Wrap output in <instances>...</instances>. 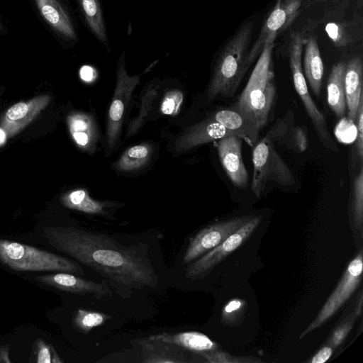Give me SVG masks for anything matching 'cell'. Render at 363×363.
<instances>
[{"label": "cell", "instance_id": "cell-1", "mask_svg": "<svg viewBox=\"0 0 363 363\" xmlns=\"http://www.w3.org/2000/svg\"><path fill=\"white\" fill-rule=\"evenodd\" d=\"M45 235L50 245L100 274L123 297H129L133 289L155 287L157 283L145 250L125 246L105 234L72 227H50Z\"/></svg>", "mask_w": 363, "mask_h": 363}, {"label": "cell", "instance_id": "cell-2", "mask_svg": "<svg viewBox=\"0 0 363 363\" xmlns=\"http://www.w3.org/2000/svg\"><path fill=\"white\" fill-rule=\"evenodd\" d=\"M275 39L270 38L264 45L245 87L232 106L249 116L260 130L269 122L275 103L277 90L272 67Z\"/></svg>", "mask_w": 363, "mask_h": 363}, {"label": "cell", "instance_id": "cell-3", "mask_svg": "<svg viewBox=\"0 0 363 363\" xmlns=\"http://www.w3.org/2000/svg\"><path fill=\"white\" fill-rule=\"evenodd\" d=\"M253 28L252 21L243 23L222 47L208 89L209 99L229 97L235 93L250 67L247 55Z\"/></svg>", "mask_w": 363, "mask_h": 363}, {"label": "cell", "instance_id": "cell-4", "mask_svg": "<svg viewBox=\"0 0 363 363\" xmlns=\"http://www.w3.org/2000/svg\"><path fill=\"white\" fill-rule=\"evenodd\" d=\"M0 262L18 272H63L84 274L81 265L72 259L4 239H0Z\"/></svg>", "mask_w": 363, "mask_h": 363}, {"label": "cell", "instance_id": "cell-5", "mask_svg": "<svg viewBox=\"0 0 363 363\" xmlns=\"http://www.w3.org/2000/svg\"><path fill=\"white\" fill-rule=\"evenodd\" d=\"M253 174L251 190L259 197L270 183L281 187L295 184V177L276 150V144L266 134L257 142L252 151Z\"/></svg>", "mask_w": 363, "mask_h": 363}, {"label": "cell", "instance_id": "cell-6", "mask_svg": "<svg viewBox=\"0 0 363 363\" xmlns=\"http://www.w3.org/2000/svg\"><path fill=\"white\" fill-rule=\"evenodd\" d=\"M304 38L302 33L292 31L289 39L287 52L294 85L320 140L328 149L337 151L338 147L330 135L325 117L314 103L306 84L301 65Z\"/></svg>", "mask_w": 363, "mask_h": 363}, {"label": "cell", "instance_id": "cell-7", "mask_svg": "<svg viewBox=\"0 0 363 363\" xmlns=\"http://www.w3.org/2000/svg\"><path fill=\"white\" fill-rule=\"evenodd\" d=\"M362 269V250H360L350 261L335 290L298 340L325 324L345 304L359 285Z\"/></svg>", "mask_w": 363, "mask_h": 363}, {"label": "cell", "instance_id": "cell-8", "mask_svg": "<svg viewBox=\"0 0 363 363\" xmlns=\"http://www.w3.org/2000/svg\"><path fill=\"white\" fill-rule=\"evenodd\" d=\"M261 220L262 216H255L220 245L189 265L186 269L185 277L190 280H197L206 277L217 264L240 247L253 233Z\"/></svg>", "mask_w": 363, "mask_h": 363}, {"label": "cell", "instance_id": "cell-9", "mask_svg": "<svg viewBox=\"0 0 363 363\" xmlns=\"http://www.w3.org/2000/svg\"><path fill=\"white\" fill-rule=\"evenodd\" d=\"M255 216H240L213 223L189 238L182 262L188 264L207 253L238 230Z\"/></svg>", "mask_w": 363, "mask_h": 363}, {"label": "cell", "instance_id": "cell-10", "mask_svg": "<svg viewBox=\"0 0 363 363\" xmlns=\"http://www.w3.org/2000/svg\"><path fill=\"white\" fill-rule=\"evenodd\" d=\"M36 7L57 35L68 46L79 40L77 26L70 9L61 0H34Z\"/></svg>", "mask_w": 363, "mask_h": 363}, {"label": "cell", "instance_id": "cell-11", "mask_svg": "<svg viewBox=\"0 0 363 363\" xmlns=\"http://www.w3.org/2000/svg\"><path fill=\"white\" fill-rule=\"evenodd\" d=\"M35 279L40 283L67 292L79 295L92 294L96 298H101L112 295L106 281L100 283L86 280L71 273H59L39 275Z\"/></svg>", "mask_w": 363, "mask_h": 363}, {"label": "cell", "instance_id": "cell-12", "mask_svg": "<svg viewBox=\"0 0 363 363\" xmlns=\"http://www.w3.org/2000/svg\"><path fill=\"white\" fill-rule=\"evenodd\" d=\"M242 139L235 135L224 137L218 143V153L233 184L239 189H245L249 176L242 157Z\"/></svg>", "mask_w": 363, "mask_h": 363}, {"label": "cell", "instance_id": "cell-13", "mask_svg": "<svg viewBox=\"0 0 363 363\" xmlns=\"http://www.w3.org/2000/svg\"><path fill=\"white\" fill-rule=\"evenodd\" d=\"M363 18L356 11L353 18L347 21L328 22L325 30L335 48L342 52H352L362 47Z\"/></svg>", "mask_w": 363, "mask_h": 363}, {"label": "cell", "instance_id": "cell-14", "mask_svg": "<svg viewBox=\"0 0 363 363\" xmlns=\"http://www.w3.org/2000/svg\"><path fill=\"white\" fill-rule=\"evenodd\" d=\"M141 347L142 362L185 363L194 362L191 352L181 347L150 337L138 340Z\"/></svg>", "mask_w": 363, "mask_h": 363}, {"label": "cell", "instance_id": "cell-15", "mask_svg": "<svg viewBox=\"0 0 363 363\" xmlns=\"http://www.w3.org/2000/svg\"><path fill=\"white\" fill-rule=\"evenodd\" d=\"M48 95H42L11 106L2 121L3 129L8 136L17 134L44 109L50 101Z\"/></svg>", "mask_w": 363, "mask_h": 363}, {"label": "cell", "instance_id": "cell-16", "mask_svg": "<svg viewBox=\"0 0 363 363\" xmlns=\"http://www.w3.org/2000/svg\"><path fill=\"white\" fill-rule=\"evenodd\" d=\"M294 116L291 111L275 123L267 135L274 143L284 146L296 152H304L308 146L307 128L294 126Z\"/></svg>", "mask_w": 363, "mask_h": 363}, {"label": "cell", "instance_id": "cell-17", "mask_svg": "<svg viewBox=\"0 0 363 363\" xmlns=\"http://www.w3.org/2000/svg\"><path fill=\"white\" fill-rule=\"evenodd\" d=\"M210 118L254 146L260 130L249 116L233 107L218 110Z\"/></svg>", "mask_w": 363, "mask_h": 363}, {"label": "cell", "instance_id": "cell-18", "mask_svg": "<svg viewBox=\"0 0 363 363\" xmlns=\"http://www.w3.org/2000/svg\"><path fill=\"white\" fill-rule=\"evenodd\" d=\"M363 61L359 55H352L347 62L345 73V91L347 118L355 122L362 93Z\"/></svg>", "mask_w": 363, "mask_h": 363}, {"label": "cell", "instance_id": "cell-19", "mask_svg": "<svg viewBox=\"0 0 363 363\" xmlns=\"http://www.w3.org/2000/svg\"><path fill=\"white\" fill-rule=\"evenodd\" d=\"M82 20L92 35L107 52L111 51L101 0H75Z\"/></svg>", "mask_w": 363, "mask_h": 363}, {"label": "cell", "instance_id": "cell-20", "mask_svg": "<svg viewBox=\"0 0 363 363\" xmlns=\"http://www.w3.org/2000/svg\"><path fill=\"white\" fill-rule=\"evenodd\" d=\"M303 74L315 96H319L322 87L324 66L315 38H304Z\"/></svg>", "mask_w": 363, "mask_h": 363}, {"label": "cell", "instance_id": "cell-21", "mask_svg": "<svg viewBox=\"0 0 363 363\" xmlns=\"http://www.w3.org/2000/svg\"><path fill=\"white\" fill-rule=\"evenodd\" d=\"M346 62L335 64L330 71L327 83V101L329 106L338 118L347 113L345 91V73Z\"/></svg>", "mask_w": 363, "mask_h": 363}, {"label": "cell", "instance_id": "cell-22", "mask_svg": "<svg viewBox=\"0 0 363 363\" xmlns=\"http://www.w3.org/2000/svg\"><path fill=\"white\" fill-rule=\"evenodd\" d=\"M150 337L177 345L191 353L198 354L218 349L216 342L205 334L196 331L162 333L151 335Z\"/></svg>", "mask_w": 363, "mask_h": 363}, {"label": "cell", "instance_id": "cell-23", "mask_svg": "<svg viewBox=\"0 0 363 363\" xmlns=\"http://www.w3.org/2000/svg\"><path fill=\"white\" fill-rule=\"evenodd\" d=\"M232 135V132L210 118L181 138L177 145L180 149H188Z\"/></svg>", "mask_w": 363, "mask_h": 363}, {"label": "cell", "instance_id": "cell-24", "mask_svg": "<svg viewBox=\"0 0 363 363\" xmlns=\"http://www.w3.org/2000/svg\"><path fill=\"white\" fill-rule=\"evenodd\" d=\"M285 21L283 10L281 8V0H277L275 6L262 27L255 43L250 47L247 62L251 66L261 54L267 40L272 37H277Z\"/></svg>", "mask_w": 363, "mask_h": 363}, {"label": "cell", "instance_id": "cell-25", "mask_svg": "<svg viewBox=\"0 0 363 363\" xmlns=\"http://www.w3.org/2000/svg\"><path fill=\"white\" fill-rule=\"evenodd\" d=\"M62 203L67 208L88 214L106 215V203L91 199L83 189L72 191L62 197Z\"/></svg>", "mask_w": 363, "mask_h": 363}, {"label": "cell", "instance_id": "cell-26", "mask_svg": "<svg viewBox=\"0 0 363 363\" xmlns=\"http://www.w3.org/2000/svg\"><path fill=\"white\" fill-rule=\"evenodd\" d=\"M68 125L74 140L79 147L86 148L94 142V123L88 116L72 114L68 117Z\"/></svg>", "mask_w": 363, "mask_h": 363}, {"label": "cell", "instance_id": "cell-27", "mask_svg": "<svg viewBox=\"0 0 363 363\" xmlns=\"http://www.w3.org/2000/svg\"><path fill=\"white\" fill-rule=\"evenodd\" d=\"M350 211L354 225L362 231L363 221V167L352 179L350 191Z\"/></svg>", "mask_w": 363, "mask_h": 363}, {"label": "cell", "instance_id": "cell-28", "mask_svg": "<svg viewBox=\"0 0 363 363\" xmlns=\"http://www.w3.org/2000/svg\"><path fill=\"white\" fill-rule=\"evenodd\" d=\"M150 152V147L146 145L133 146L122 155L116 163V167L128 172L138 169L147 162Z\"/></svg>", "mask_w": 363, "mask_h": 363}, {"label": "cell", "instance_id": "cell-29", "mask_svg": "<svg viewBox=\"0 0 363 363\" xmlns=\"http://www.w3.org/2000/svg\"><path fill=\"white\" fill-rule=\"evenodd\" d=\"M111 318L106 313L79 309L73 318V326L77 330L87 333L93 328L103 325Z\"/></svg>", "mask_w": 363, "mask_h": 363}, {"label": "cell", "instance_id": "cell-30", "mask_svg": "<svg viewBox=\"0 0 363 363\" xmlns=\"http://www.w3.org/2000/svg\"><path fill=\"white\" fill-rule=\"evenodd\" d=\"M205 359V362L210 363H259L262 360L254 357H237L231 355L223 351L216 350L203 352L199 354Z\"/></svg>", "mask_w": 363, "mask_h": 363}, {"label": "cell", "instance_id": "cell-31", "mask_svg": "<svg viewBox=\"0 0 363 363\" xmlns=\"http://www.w3.org/2000/svg\"><path fill=\"white\" fill-rule=\"evenodd\" d=\"M357 317L358 316L353 311L342 322L332 333L328 340V345L333 348H336L341 345L352 330Z\"/></svg>", "mask_w": 363, "mask_h": 363}, {"label": "cell", "instance_id": "cell-32", "mask_svg": "<svg viewBox=\"0 0 363 363\" xmlns=\"http://www.w3.org/2000/svg\"><path fill=\"white\" fill-rule=\"evenodd\" d=\"M301 2L302 0H281V8L285 16L281 31L288 29L298 16Z\"/></svg>", "mask_w": 363, "mask_h": 363}, {"label": "cell", "instance_id": "cell-33", "mask_svg": "<svg viewBox=\"0 0 363 363\" xmlns=\"http://www.w3.org/2000/svg\"><path fill=\"white\" fill-rule=\"evenodd\" d=\"M36 345V362L38 363H59L62 362L53 347L48 345L42 339H38Z\"/></svg>", "mask_w": 363, "mask_h": 363}, {"label": "cell", "instance_id": "cell-34", "mask_svg": "<svg viewBox=\"0 0 363 363\" xmlns=\"http://www.w3.org/2000/svg\"><path fill=\"white\" fill-rule=\"evenodd\" d=\"M183 101V94L174 90L168 92L161 104V112L165 115H173L178 112Z\"/></svg>", "mask_w": 363, "mask_h": 363}, {"label": "cell", "instance_id": "cell-35", "mask_svg": "<svg viewBox=\"0 0 363 363\" xmlns=\"http://www.w3.org/2000/svg\"><path fill=\"white\" fill-rule=\"evenodd\" d=\"M356 151L360 161L363 159V94L360 97L356 115Z\"/></svg>", "mask_w": 363, "mask_h": 363}, {"label": "cell", "instance_id": "cell-36", "mask_svg": "<svg viewBox=\"0 0 363 363\" xmlns=\"http://www.w3.org/2000/svg\"><path fill=\"white\" fill-rule=\"evenodd\" d=\"M333 352V348L330 345L323 347L318 352L309 360L311 363H324L327 362Z\"/></svg>", "mask_w": 363, "mask_h": 363}, {"label": "cell", "instance_id": "cell-37", "mask_svg": "<svg viewBox=\"0 0 363 363\" xmlns=\"http://www.w3.org/2000/svg\"><path fill=\"white\" fill-rule=\"evenodd\" d=\"M311 2L328 4L332 9L338 12L343 11L350 4V0H309Z\"/></svg>", "mask_w": 363, "mask_h": 363}, {"label": "cell", "instance_id": "cell-38", "mask_svg": "<svg viewBox=\"0 0 363 363\" xmlns=\"http://www.w3.org/2000/svg\"><path fill=\"white\" fill-rule=\"evenodd\" d=\"M80 77L85 82H91L94 78V70L88 66L83 67L80 70Z\"/></svg>", "mask_w": 363, "mask_h": 363}, {"label": "cell", "instance_id": "cell-39", "mask_svg": "<svg viewBox=\"0 0 363 363\" xmlns=\"http://www.w3.org/2000/svg\"><path fill=\"white\" fill-rule=\"evenodd\" d=\"M362 308V292H360L359 298V300H357V305L354 310V311L355 312V313L357 314V316L361 313Z\"/></svg>", "mask_w": 363, "mask_h": 363}, {"label": "cell", "instance_id": "cell-40", "mask_svg": "<svg viewBox=\"0 0 363 363\" xmlns=\"http://www.w3.org/2000/svg\"><path fill=\"white\" fill-rule=\"evenodd\" d=\"M7 134L6 131L0 128V146L4 145L6 140Z\"/></svg>", "mask_w": 363, "mask_h": 363}, {"label": "cell", "instance_id": "cell-41", "mask_svg": "<svg viewBox=\"0 0 363 363\" xmlns=\"http://www.w3.org/2000/svg\"><path fill=\"white\" fill-rule=\"evenodd\" d=\"M4 30V25H3L2 22L0 20V32L3 31Z\"/></svg>", "mask_w": 363, "mask_h": 363}]
</instances>
